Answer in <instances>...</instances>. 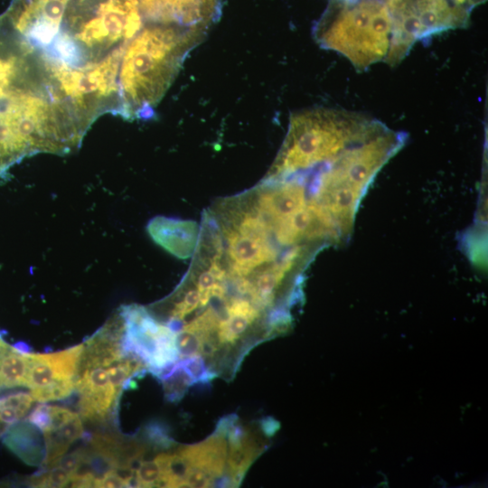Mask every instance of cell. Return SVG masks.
<instances>
[{
  "instance_id": "9c48e42d",
  "label": "cell",
  "mask_w": 488,
  "mask_h": 488,
  "mask_svg": "<svg viewBox=\"0 0 488 488\" xmlns=\"http://www.w3.org/2000/svg\"><path fill=\"white\" fill-rule=\"evenodd\" d=\"M70 0H14L3 15L33 48L44 51L54 40Z\"/></svg>"
},
{
  "instance_id": "603a6c76",
  "label": "cell",
  "mask_w": 488,
  "mask_h": 488,
  "mask_svg": "<svg viewBox=\"0 0 488 488\" xmlns=\"http://www.w3.org/2000/svg\"><path fill=\"white\" fill-rule=\"evenodd\" d=\"M218 282L213 271L209 268L202 272L197 281V290L200 294V305L204 306L211 299V289Z\"/></svg>"
},
{
  "instance_id": "ac0fdd59",
  "label": "cell",
  "mask_w": 488,
  "mask_h": 488,
  "mask_svg": "<svg viewBox=\"0 0 488 488\" xmlns=\"http://www.w3.org/2000/svg\"><path fill=\"white\" fill-rule=\"evenodd\" d=\"M255 447L246 436L237 443L230 444L229 466L233 473L234 483H239L255 455Z\"/></svg>"
},
{
  "instance_id": "2e32d148",
  "label": "cell",
  "mask_w": 488,
  "mask_h": 488,
  "mask_svg": "<svg viewBox=\"0 0 488 488\" xmlns=\"http://www.w3.org/2000/svg\"><path fill=\"white\" fill-rule=\"evenodd\" d=\"M29 353L0 338V383L2 389L26 387Z\"/></svg>"
},
{
  "instance_id": "ba28073f",
  "label": "cell",
  "mask_w": 488,
  "mask_h": 488,
  "mask_svg": "<svg viewBox=\"0 0 488 488\" xmlns=\"http://www.w3.org/2000/svg\"><path fill=\"white\" fill-rule=\"evenodd\" d=\"M83 343L52 353H29L26 388L40 402L70 397L75 380Z\"/></svg>"
},
{
  "instance_id": "cb8c5ba5",
  "label": "cell",
  "mask_w": 488,
  "mask_h": 488,
  "mask_svg": "<svg viewBox=\"0 0 488 488\" xmlns=\"http://www.w3.org/2000/svg\"><path fill=\"white\" fill-rule=\"evenodd\" d=\"M85 455L86 449H77L71 452L70 455L62 456L55 465H59L71 474L83 462Z\"/></svg>"
},
{
  "instance_id": "d6986e66",
  "label": "cell",
  "mask_w": 488,
  "mask_h": 488,
  "mask_svg": "<svg viewBox=\"0 0 488 488\" xmlns=\"http://www.w3.org/2000/svg\"><path fill=\"white\" fill-rule=\"evenodd\" d=\"M70 474L59 465L44 470L32 478L31 483L37 487H63L69 485Z\"/></svg>"
},
{
  "instance_id": "e0dca14e",
  "label": "cell",
  "mask_w": 488,
  "mask_h": 488,
  "mask_svg": "<svg viewBox=\"0 0 488 488\" xmlns=\"http://www.w3.org/2000/svg\"><path fill=\"white\" fill-rule=\"evenodd\" d=\"M35 399L31 393L18 391L0 397V437L31 410Z\"/></svg>"
},
{
  "instance_id": "d4e9b609",
  "label": "cell",
  "mask_w": 488,
  "mask_h": 488,
  "mask_svg": "<svg viewBox=\"0 0 488 488\" xmlns=\"http://www.w3.org/2000/svg\"><path fill=\"white\" fill-rule=\"evenodd\" d=\"M455 5L464 8L471 13L477 5L484 3L486 0H451Z\"/></svg>"
},
{
  "instance_id": "7a4b0ae2",
  "label": "cell",
  "mask_w": 488,
  "mask_h": 488,
  "mask_svg": "<svg viewBox=\"0 0 488 488\" xmlns=\"http://www.w3.org/2000/svg\"><path fill=\"white\" fill-rule=\"evenodd\" d=\"M207 30L146 24L127 42L119 67L120 114L125 119H145L177 75L186 55Z\"/></svg>"
},
{
  "instance_id": "4316f807",
  "label": "cell",
  "mask_w": 488,
  "mask_h": 488,
  "mask_svg": "<svg viewBox=\"0 0 488 488\" xmlns=\"http://www.w3.org/2000/svg\"><path fill=\"white\" fill-rule=\"evenodd\" d=\"M1 389H2V386H1V383H0V390H1Z\"/></svg>"
},
{
  "instance_id": "ffe728a7",
  "label": "cell",
  "mask_w": 488,
  "mask_h": 488,
  "mask_svg": "<svg viewBox=\"0 0 488 488\" xmlns=\"http://www.w3.org/2000/svg\"><path fill=\"white\" fill-rule=\"evenodd\" d=\"M175 344L178 356L191 357L200 351L201 339L198 334L183 330L175 336Z\"/></svg>"
},
{
  "instance_id": "484cf974",
  "label": "cell",
  "mask_w": 488,
  "mask_h": 488,
  "mask_svg": "<svg viewBox=\"0 0 488 488\" xmlns=\"http://www.w3.org/2000/svg\"><path fill=\"white\" fill-rule=\"evenodd\" d=\"M331 1L343 2V3H350V2H354V1H357V0H331Z\"/></svg>"
},
{
  "instance_id": "7c38bea8",
  "label": "cell",
  "mask_w": 488,
  "mask_h": 488,
  "mask_svg": "<svg viewBox=\"0 0 488 488\" xmlns=\"http://www.w3.org/2000/svg\"><path fill=\"white\" fill-rule=\"evenodd\" d=\"M230 271L242 277L261 264L276 259L277 252L268 239L242 234L235 229L227 233Z\"/></svg>"
},
{
  "instance_id": "3957f363",
  "label": "cell",
  "mask_w": 488,
  "mask_h": 488,
  "mask_svg": "<svg viewBox=\"0 0 488 488\" xmlns=\"http://www.w3.org/2000/svg\"><path fill=\"white\" fill-rule=\"evenodd\" d=\"M63 19L43 53L69 70L94 65L125 49L144 26L139 0H70Z\"/></svg>"
},
{
  "instance_id": "277c9868",
  "label": "cell",
  "mask_w": 488,
  "mask_h": 488,
  "mask_svg": "<svg viewBox=\"0 0 488 488\" xmlns=\"http://www.w3.org/2000/svg\"><path fill=\"white\" fill-rule=\"evenodd\" d=\"M383 126L363 114L342 109L315 108L294 113L270 174L286 176L327 164Z\"/></svg>"
},
{
  "instance_id": "52a82bcc",
  "label": "cell",
  "mask_w": 488,
  "mask_h": 488,
  "mask_svg": "<svg viewBox=\"0 0 488 488\" xmlns=\"http://www.w3.org/2000/svg\"><path fill=\"white\" fill-rule=\"evenodd\" d=\"M393 21L392 38L385 60L395 65L419 40L465 27L470 12L451 0H391L385 2Z\"/></svg>"
},
{
  "instance_id": "8992f818",
  "label": "cell",
  "mask_w": 488,
  "mask_h": 488,
  "mask_svg": "<svg viewBox=\"0 0 488 488\" xmlns=\"http://www.w3.org/2000/svg\"><path fill=\"white\" fill-rule=\"evenodd\" d=\"M127 352L122 331L110 322L83 343L75 380L81 418L105 423L113 418L121 393L111 383L108 366Z\"/></svg>"
},
{
  "instance_id": "44dd1931",
  "label": "cell",
  "mask_w": 488,
  "mask_h": 488,
  "mask_svg": "<svg viewBox=\"0 0 488 488\" xmlns=\"http://www.w3.org/2000/svg\"><path fill=\"white\" fill-rule=\"evenodd\" d=\"M160 468L155 460L142 462L136 471L137 487L156 485L160 478Z\"/></svg>"
},
{
  "instance_id": "30bf717a",
  "label": "cell",
  "mask_w": 488,
  "mask_h": 488,
  "mask_svg": "<svg viewBox=\"0 0 488 488\" xmlns=\"http://www.w3.org/2000/svg\"><path fill=\"white\" fill-rule=\"evenodd\" d=\"M219 0H139L144 22L207 30L219 12Z\"/></svg>"
},
{
  "instance_id": "5bb4252c",
  "label": "cell",
  "mask_w": 488,
  "mask_h": 488,
  "mask_svg": "<svg viewBox=\"0 0 488 488\" xmlns=\"http://www.w3.org/2000/svg\"><path fill=\"white\" fill-rule=\"evenodd\" d=\"M4 443L26 464L42 465L45 454L43 435L28 420L11 426L4 435Z\"/></svg>"
},
{
  "instance_id": "4fadbf2b",
  "label": "cell",
  "mask_w": 488,
  "mask_h": 488,
  "mask_svg": "<svg viewBox=\"0 0 488 488\" xmlns=\"http://www.w3.org/2000/svg\"><path fill=\"white\" fill-rule=\"evenodd\" d=\"M305 184L299 180L285 182L259 195L258 213L272 226L303 209L308 202Z\"/></svg>"
},
{
  "instance_id": "6da1fadb",
  "label": "cell",
  "mask_w": 488,
  "mask_h": 488,
  "mask_svg": "<svg viewBox=\"0 0 488 488\" xmlns=\"http://www.w3.org/2000/svg\"><path fill=\"white\" fill-rule=\"evenodd\" d=\"M58 99L41 52L0 17V169L48 149L61 123Z\"/></svg>"
},
{
  "instance_id": "83f0119b",
  "label": "cell",
  "mask_w": 488,
  "mask_h": 488,
  "mask_svg": "<svg viewBox=\"0 0 488 488\" xmlns=\"http://www.w3.org/2000/svg\"><path fill=\"white\" fill-rule=\"evenodd\" d=\"M1 338V337H0Z\"/></svg>"
},
{
  "instance_id": "8fae6325",
  "label": "cell",
  "mask_w": 488,
  "mask_h": 488,
  "mask_svg": "<svg viewBox=\"0 0 488 488\" xmlns=\"http://www.w3.org/2000/svg\"><path fill=\"white\" fill-rule=\"evenodd\" d=\"M146 230L157 245L178 258H191L196 249L199 226L193 221L156 216Z\"/></svg>"
},
{
  "instance_id": "5b68a950",
  "label": "cell",
  "mask_w": 488,
  "mask_h": 488,
  "mask_svg": "<svg viewBox=\"0 0 488 488\" xmlns=\"http://www.w3.org/2000/svg\"><path fill=\"white\" fill-rule=\"evenodd\" d=\"M393 21L383 0L331 1L314 28L318 44L334 51L358 70L386 60Z\"/></svg>"
},
{
  "instance_id": "9a60e30c",
  "label": "cell",
  "mask_w": 488,
  "mask_h": 488,
  "mask_svg": "<svg viewBox=\"0 0 488 488\" xmlns=\"http://www.w3.org/2000/svg\"><path fill=\"white\" fill-rule=\"evenodd\" d=\"M84 434L82 419L76 413L67 421L42 432L45 446L43 471L54 466L65 455L70 446Z\"/></svg>"
},
{
  "instance_id": "7402d4cb",
  "label": "cell",
  "mask_w": 488,
  "mask_h": 488,
  "mask_svg": "<svg viewBox=\"0 0 488 488\" xmlns=\"http://www.w3.org/2000/svg\"><path fill=\"white\" fill-rule=\"evenodd\" d=\"M200 305V294L198 290H189L183 298L177 303L172 310V320L181 321L187 314L195 310Z\"/></svg>"
}]
</instances>
